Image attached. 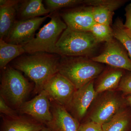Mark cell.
<instances>
[{"mask_svg": "<svg viewBox=\"0 0 131 131\" xmlns=\"http://www.w3.org/2000/svg\"><path fill=\"white\" fill-rule=\"evenodd\" d=\"M61 56L45 52L25 53L12 62L11 66L23 72L34 83V92L40 93L54 75L58 73Z\"/></svg>", "mask_w": 131, "mask_h": 131, "instance_id": "1", "label": "cell"}, {"mask_svg": "<svg viewBox=\"0 0 131 131\" xmlns=\"http://www.w3.org/2000/svg\"><path fill=\"white\" fill-rule=\"evenodd\" d=\"M34 89L19 71L9 64L2 70L0 96L14 110L18 111Z\"/></svg>", "mask_w": 131, "mask_h": 131, "instance_id": "2", "label": "cell"}, {"mask_svg": "<svg viewBox=\"0 0 131 131\" xmlns=\"http://www.w3.org/2000/svg\"><path fill=\"white\" fill-rule=\"evenodd\" d=\"M103 67L85 57L61 56L58 73L79 89L98 76Z\"/></svg>", "mask_w": 131, "mask_h": 131, "instance_id": "3", "label": "cell"}, {"mask_svg": "<svg viewBox=\"0 0 131 131\" xmlns=\"http://www.w3.org/2000/svg\"><path fill=\"white\" fill-rule=\"evenodd\" d=\"M99 43L90 31L67 27L57 43L56 54L61 56L88 57L94 52Z\"/></svg>", "mask_w": 131, "mask_h": 131, "instance_id": "4", "label": "cell"}, {"mask_svg": "<svg viewBox=\"0 0 131 131\" xmlns=\"http://www.w3.org/2000/svg\"><path fill=\"white\" fill-rule=\"evenodd\" d=\"M50 14V20L40 28L32 40L23 46L26 53L45 52L56 54L57 43L68 26L58 11Z\"/></svg>", "mask_w": 131, "mask_h": 131, "instance_id": "5", "label": "cell"}, {"mask_svg": "<svg viewBox=\"0 0 131 131\" xmlns=\"http://www.w3.org/2000/svg\"><path fill=\"white\" fill-rule=\"evenodd\" d=\"M106 92L95 106L90 115V121L102 125L124 109L122 98L112 90Z\"/></svg>", "mask_w": 131, "mask_h": 131, "instance_id": "6", "label": "cell"}, {"mask_svg": "<svg viewBox=\"0 0 131 131\" xmlns=\"http://www.w3.org/2000/svg\"><path fill=\"white\" fill-rule=\"evenodd\" d=\"M50 14L25 20H17L3 40L12 44L24 46L32 40L36 31L48 17Z\"/></svg>", "mask_w": 131, "mask_h": 131, "instance_id": "7", "label": "cell"}, {"mask_svg": "<svg viewBox=\"0 0 131 131\" xmlns=\"http://www.w3.org/2000/svg\"><path fill=\"white\" fill-rule=\"evenodd\" d=\"M43 90L48 94L51 101L66 108L77 89L70 81L58 73L49 80Z\"/></svg>", "mask_w": 131, "mask_h": 131, "instance_id": "8", "label": "cell"}, {"mask_svg": "<svg viewBox=\"0 0 131 131\" xmlns=\"http://www.w3.org/2000/svg\"><path fill=\"white\" fill-rule=\"evenodd\" d=\"M114 38L106 43L100 54L91 59L98 63L106 64L113 68L131 72V59L118 41Z\"/></svg>", "mask_w": 131, "mask_h": 131, "instance_id": "9", "label": "cell"}, {"mask_svg": "<svg viewBox=\"0 0 131 131\" xmlns=\"http://www.w3.org/2000/svg\"><path fill=\"white\" fill-rule=\"evenodd\" d=\"M18 112L30 116L44 126L52 119L50 99L44 90L32 100L25 102Z\"/></svg>", "mask_w": 131, "mask_h": 131, "instance_id": "10", "label": "cell"}, {"mask_svg": "<svg viewBox=\"0 0 131 131\" xmlns=\"http://www.w3.org/2000/svg\"><path fill=\"white\" fill-rule=\"evenodd\" d=\"M58 12L68 27L73 30L90 31L95 24L91 8H72Z\"/></svg>", "mask_w": 131, "mask_h": 131, "instance_id": "11", "label": "cell"}, {"mask_svg": "<svg viewBox=\"0 0 131 131\" xmlns=\"http://www.w3.org/2000/svg\"><path fill=\"white\" fill-rule=\"evenodd\" d=\"M97 95L93 81H91L77 90L70 104L66 108L80 122Z\"/></svg>", "mask_w": 131, "mask_h": 131, "instance_id": "12", "label": "cell"}, {"mask_svg": "<svg viewBox=\"0 0 131 131\" xmlns=\"http://www.w3.org/2000/svg\"><path fill=\"white\" fill-rule=\"evenodd\" d=\"M52 119L45 126L51 131H78L80 122L63 106L51 101Z\"/></svg>", "mask_w": 131, "mask_h": 131, "instance_id": "13", "label": "cell"}, {"mask_svg": "<svg viewBox=\"0 0 131 131\" xmlns=\"http://www.w3.org/2000/svg\"><path fill=\"white\" fill-rule=\"evenodd\" d=\"M19 0L0 1V39H4L17 20Z\"/></svg>", "mask_w": 131, "mask_h": 131, "instance_id": "14", "label": "cell"}, {"mask_svg": "<svg viewBox=\"0 0 131 131\" xmlns=\"http://www.w3.org/2000/svg\"><path fill=\"white\" fill-rule=\"evenodd\" d=\"M42 0H22L17 5V20L30 19L46 16L50 11L45 7Z\"/></svg>", "mask_w": 131, "mask_h": 131, "instance_id": "15", "label": "cell"}, {"mask_svg": "<svg viewBox=\"0 0 131 131\" xmlns=\"http://www.w3.org/2000/svg\"><path fill=\"white\" fill-rule=\"evenodd\" d=\"M44 125L31 117L3 118L1 131H41Z\"/></svg>", "mask_w": 131, "mask_h": 131, "instance_id": "16", "label": "cell"}, {"mask_svg": "<svg viewBox=\"0 0 131 131\" xmlns=\"http://www.w3.org/2000/svg\"><path fill=\"white\" fill-rule=\"evenodd\" d=\"M122 69H116L111 70L105 74L97 84L95 89L96 94L111 91L118 88L123 77Z\"/></svg>", "mask_w": 131, "mask_h": 131, "instance_id": "17", "label": "cell"}, {"mask_svg": "<svg viewBox=\"0 0 131 131\" xmlns=\"http://www.w3.org/2000/svg\"><path fill=\"white\" fill-rule=\"evenodd\" d=\"M25 53L22 46L12 44L0 39V69L2 70L10 62Z\"/></svg>", "mask_w": 131, "mask_h": 131, "instance_id": "18", "label": "cell"}, {"mask_svg": "<svg viewBox=\"0 0 131 131\" xmlns=\"http://www.w3.org/2000/svg\"><path fill=\"white\" fill-rule=\"evenodd\" d=\"M102 126L103 131H129L131 126L130 116L123 109Z\"/></svg>", "mask_w": 131, "mask_h": 131, "instance_id": "19", "label": "cell"}, {"mask_svg": "<svg viewBox=\"0 0 131 131\" xmlns=\"http://www.w3.org/2000/svg\"><path fill=\"white\" fill-rule=\"evenodd\" d=\"M112 28L114 37L122 44L131 57V36L127 31L122 20L117 18Z\"/></svg>", "mask_w": 131, "mask_h": 131, "instance_id": "20", "label": "cell"}, {"mask_svg": "<svg viewBox=\"0 0 131 131\" xmlns=\"http://www.w3.org/2000/svg\"><path fill=\"white\" fill-rule=\"evenodd\" d=\"M90 32L99 43L110 41L114 38L112 28L110 26L95 23Z\"/></svg>", "mask_w": 131, "mask_h": 131, "instance_id": "21", "label": "cell"}, {"mask_svg": "<svg viewBox=\"0 0 131 131\" xmlns=\"http://www.w3.org/2000/svg\"><path fill=\"white\" fill-rule=\"evenodd\" d=\"M46 8L50 13L66 8L75 7L83 4L82 0H45L44 1Z\"/></svg>", "mask_w": 131, "mask_h": 131, "instance_id": "22", "label": "cell"}, {"mask_svg": "<svg viewBox=\"0 0 131 131\" xmlns=\"http://www.w3.org/2000/svg\"><path fill=\"white\" fill-rule=\"evenodd\" d=\"M91 9L95 23L110 26L113 12L106 8L101 6L93 7H91Z\"/></svg>", "mask_w": 131, "mask_h": 131, "instance_id": "23", "label": "cell"}, {"mask_svg": "<svg viewBox=\"0 0 131 131\" xmlns=\"http://www.w3.org/2000/svg\"><path fill=\"white\" fill-rule=\"evenodd\" d=\"M124 1L118 0H85L83 4L93 7L101 6L106 8L114 12L124 4Z\"/></svg>", "mask_w": 131, "mask_h": 131, "instance_id": "24", "label": "cell"}, {"mask_svg": "<svg viewBox=\"0 0 131 131\" xmlns=\"http://www.w3.org/2000/svg\"><path fill=\"white\" fill-rule=\"evenodd\" d=\"M0 112L8 118H15L19 116L18 112L8 105L1 96H0Z\"/></svg>", "mask_w": 131, "mask_h": 131, "instance_id": "25", "label": "cell"}, {"mask_svg": "<svg viewBox=\"0 0 131 131\" xmlns=\"http://www.w3.org/2000/svg\"><path fill=\"white\" fill-rule=\"evenodd\" d=\"M118 88L126 95L131 94V73L123 76Z\"/></svg>", "mask_w": 131, "mask_h": 131, "instance_id": "26", "label": "cell"}, {"mask_svg": "<svg viewBox=\"0 0 131 131\" xmlns=\"http://www.w3.org/2000/svg\"><path fill=\"white\" fill-rule=\"evenodd\" d=\"M78 131H103L102 125L90 121L80 124Z\"/></svg>", "mask_w": 131, "mask_h": 131, "instance_id": "27", "label": "cell"}, {"mask_svg": "<svg viewBox=\"0 0 131 131\" xmlns=\"http://www.w3.org/2000/svg\"><path fill=\"white\" fill-rule=\"evenodd\" d=\"M125 12L126 21L124 25L126 28H128L131 27V3L126 6Z\"/></svg>", "mask_w": 131, "mask_h": 131, "instance_id": "28", "label": "cell"}, {"mask_svg": "<svg viewBox=\"0 0 131 131\" xmlns=\"http://www.w3.org/2000/svg\"><path fill=\"white\" fill-rule=\"evenodd\" d=\"M126 100L127 103L131 107V94L127 95Z\"/></svg>", "mask_w": 131, "mask_h": 131, "instance_id": "29", "label": "cell"}, {"mask_svg": "<svg viewBox=\"0 0 131 131\" xmlns=\"http://www.w3.org/2000/svg\"><path fill=\"white\" fill-rule=\"evenodd\" d=\"M41 131H51L49 129H48V128H47V127H46L45 126L43 127V129H42V130H41Z\"/></svg>", "mask_w": 131, "mask_h": 131, "instance_id": "30", "label": "cell"}, {"mask_svg": "<svg viewBox=\"0 0 131 131\" xmlns=\"http://www.w3.org/2000/svg\"><path fill=\"white\" fill-rule=\"evenodd\" d=\"M126 29L127 32L129 34V35L131 36V27L128 28H126Z\"/></svg>", "mask_w": 131, "mask_h": 131, "instance_id": "31", "label": "cell"}]
</instances>
